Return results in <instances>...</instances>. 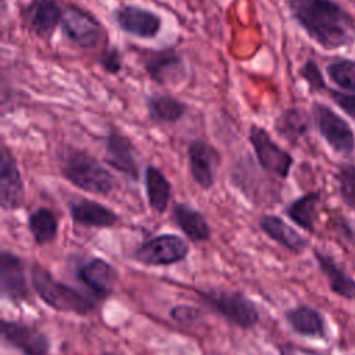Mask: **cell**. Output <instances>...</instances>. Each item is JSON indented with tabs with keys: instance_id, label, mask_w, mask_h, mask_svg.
Here are the masks:
<instances>
[{
	"instance_id": "5",
	"label": "cell",
	"mask_w": 355,
	"mask_h": 355,
	"mask_svg": "<svg viewBox=\"0 0 355 355\" xmlns=\"http://www.w3.org/2000/svg\"><path fill=\"white\" fill-rule=\"evenodd\" d=\"M60 29L69 43L85 50L96 49L107 39L103 24L90 11L72 3L64 4Z\"/></svg>"
},
{
	"instance_id": "24",
	"label": "cell",
	"mask_w": 355,
	"mask_h": 355,
	"mask_svg": "<svg viewBox=\"0 0 355 355\" xmlns=\"http://www.w3.org/2000/svg\"><path fill=\"white\" fill-rule=\"evenodd\" d=\"M144 187L147 193V200L150 207L158 212L164 214L169 205L171 200V183L159 168L148 165L144 171Z\"/></svg>"
},
{
	"instance_id": "18",
	"label": "cell",
	"mask_w": 355,
	"mask_h": 355,
	"mask_svg": "<svg viewBox=\"0 0 355 355\" xmlns=\"http://www.w3.org/2000/svg\"><path fill=\"white\" fill-rule=\"evenodd\" d=\"M288 327L298 336L324 338L327 336V324L324 316L315 308L301 304L284 312Z\"/></svg>"
},
{
	"instance_id": "10",
	"label": "cell",
	"mask_w": 355,
	"mask_h": 355,
	"mask_svg": "<svg viewBox=\"0 0 355 355\" xmlns=\"http://www.w3.org/2000/svg\"><path fill=\"white\" fill-rule=\"evenodd\" d=\"M187 158L190 175L196 184L204 190L211 189L215 183L216 171L220 164L218 150L202 139H194L189 143Z\"/></svg>"
},
{
	"instance_id": "2",
	"label": "cell",
	"mask_w": 355,
	"mask_h": 355,
	"mask_svg": "<svg viewBox=\"0 0 355 355\" xmlns=\"http://www.w3.org/2000/svg\"><path fill=\"white\" fill-rule=\"evenodd\" d=\"M32 286L37 297L50 308L60 312L86 315L94 309V302L76 288L55 280L40 265L32 266Z\"/></svg>"
},
{
	"instance_id": "4",
	"label": "cell",
	"mask_w": 355,
	"mask_h": 355,
	"mask_svg": "<svg viewBox=\"0 0 355 355\" xmlns=\"http://www.w3.org/2000/svg\"><path fill=\"white\" fill-rule=\"evenodd\" d=\"M198 297L222 318L241 329H251L259 320L255 302L240 291L200 290Z\"/></svg>"
},
{
	"instance_id": "7",
	"label": "cell",
	"mask_w": 355,
	"mask_h": 355,
	"mask_svg": "<svg viewBox=\"0 0 355 355\" xmlns=\"http://www.w3.org/2000/svg\"><path fill=\"white\" fill-rule=\"evenodd\" d=\"M315 125L323 140L338 154L348 155L355 148V135L349 123L324 104L312 105Z\"/></svg>"
},
{
	"instance_id": "19",
	"label": "cell",
	"mask_w": 355,
	"mask_h": 355,
	"mask_svg": "<svg viewBox=\"0 0 355 355\" xmlns=\"http://www.w3.org/2000/svg\"><path fill=\"white\" fill-rule=\"evenodd\" d=\"M71 218L75 223L89 227H111L118 223L119 216L101 202L79 198L69 204Z\"/></svg>"
},
{
	"instance_id": "17",
	"label": "cell",
	"mask_w": 355,
	"mask_h": 355,
	"mask_svg": "<svg viewBox=\"0 0 355 355\" xmlns=\"http://www.w3.org/2000/svg\"><path fill=\"white\" fill-rule=\"evenodd\" d=\"M83 284H86L96 295H110L118 282L116 269L103 258H92L78 272Z\"/></svg>"
},
{
	"instance_id": "12",
	"label": "cell",
	"mask_w": 355,
	"mask_h": 355,
	"mask_svg": "<svg viewBox=\"0 0 355 355\" xmlns=\"http://www.w3.org/2000/svg\"><path fill=\"white\" fill-rule=\"evenodd\" d=\"M64 4L58 0H32L22 11L28 28L42 40L49 42L60 26Z\"/></svg>"
},
{
	"instance_id": "8",
	"label": "cell",
	"mask_w": 355,
	"mask_h": 355,
	"mask_svg": "<svg viewBox=\"0 0 355 355\" xmlns=\"http://www.w3.org/2000/svg\"><path fill=\"white\" fill-rule=\"evenodd\" d=\"M189 254V244L178 234L164 233L139 245L135 259L148 266H166L183 261Z\"/></svg>"
},
{
	"instance_id": "3",
	"label": "cell",
	"mask_w": 355,
	"mask_h": 355,
	"mask_svg": "<svg viewBox=\"0 0 355 355\" xmlns=\"http://www.w3.org/2000/svg\"><path fill=\"white\" fill-rule=\"evenodd\" d=\"M61 171L65 179L87 193L105 196L116 186L114 175L93 155L82 150L69 151L62 161Z\"/></svg>"
},
{
	"instance_id": "29",
	"label": "cell",
	"mask_w": 355,
	"mask_h": 355,
	"mask_svg": "<svg viewBox=\"0 0 355 355\" xmlns=\"http://www.w3.org/2000/svg\"><path fill=\"white\" fill-rule=\"evenodd\" d=\"M338 191L343 201L355 211V165L343 164L337 172Z\"/></svg>"
},
{
	"instance_id": "14",
	"label": "cell",
	"mask_w": 355,
	"mask_h": 355,
	"mask_svg": "<svg viewBox=\"0 0 355 355\" xmlns=\"http://www.w3.org/2000/svg\"><path fill=\"white\" fill-rule=\"evenodd\" d=\"M1 336L14 348L25 355H47L50 349L49 338L35 326L24 322L1 320Z\"/></svg>"
},
{
	"instance_id": "27",
	"label": "cell",
	"mask_w": 355,
	"mask_h": 355,
	"mask_svg": "<svg viewBox=\"0 0 355 355\" xmlns=\"http://www.w3.org/2000/svg\"><path fill=\"white\" fill-rule=\"evenodd\" d=\"M275 130L286 140L297 141L308 130L306 115L298 108H288L276 118Z\"/></svg>"
},
{
	"instance_id": "31",
	"label": "cell",
	"mask_w": 355,
	"mask_h": 355,
	"mask_svg": "<svg viewBox=\"0 0 355 355\" xmlns=\"http://www.w3.org/2000/svg\"><path fill=\"white\" fill-rule=\"evenodd\" d=\"M100 67L110 75H116L122 71L123 62L122 55L116 47H107L104 49L97 58Z\"/></svg>"
},
{
	"instance_id": "1",
	"label": "cell",
	"mask_w": 355,
	"mask_h": 355,
	"mask_svg": "<svg viewBox=\"0 0 355 355\" xmlns=\"http://www.w3.org/2000/svg\"><path fill=\"white\" fill-rule=\"evenodd\" d=\"M287 7L295 22L323 49H340L354 40V18L333 0H287Z\"/></svg>"
},
{
	"instance_id": "33",
	"label": "cell",
	"mask_w": 355,
	"mask_h": 355,
	"mask_svg": "<svg viewBox=\"0 0 355 355\" xmlns=\"http://www.w3.org/2000/svg\"><path fill=\"white\" fill-rule=\"evenodd\" d=\"M200 315V311L190 305H176L171 309V318L180 324H191Z\"/></svg>"
},
{
	"instance_id": "32",
	"label": "cell",
	"mask_w": 355,
	"mask_h": 355,
	"mask_svg": "<svg viewBox=\"0 0 355 355\" xmlns=\"http://www.w3.org/2000/svg\"><path fill=\"white\" fill-rule=\"evenodd\" d=\"M333 101L351 118L355 119V92L329 90Z\"/></svg>"
},
{
	"instance_id": "9",
	"label": "cell",
	"mask_w": 355,
	"mask_h": 355,
	"mask_svg": "<svg viewBox=\"0 0 355 355\" xmlns=\"http://www.w3.org/2000/svg\"><path fill=\"white\" fill-rule=\"evenodd\" d=\"M112 19L121 31L140 39H153L162 28V19L157 12L137 4L118 6Z\"/></svg>"
},
{
	"instance_id": "11",
	"label": "cell",
	"mask_w": 355,
	"mask_h": 355,
	"mask_svg": "<svg viewBox=\"0 0 355 355\" xmlns=\"http://www.w3.org/2000/svg\"><path fill=\"white\" fill-rule=\"evenodd\" d=\"M140 58L148 78L158 85L176 82L183 75V58L175 47L144 50Z\"/></svg>"
},
{
	"instance_id": "15",
	"label": "cell",
	"mask_w": 355,
	"mask_h": 355,
	"mask_svg": "<svg viewBox=\"0 0 355 355\" xmlns=\"http://www.w3.org/2000/svg\"><path fill=\"white\" fill-rule=\"evenodd\" d=\"M0 291L4 298L15 302L24 301L29 295L22 261L7 250L0 252Z\"/></svg>"
},
{
	"instance_id": "26",
	"label": "cell",
	"mask_w": 355,
	"mask_h": 355,
	"mask_svg": "<svg viewBox=\"0 0 355 355\" xmlns=\"http://www.w3.org/2000/svg\"><path fill=\"white\" fill-rule=\"evenodd\" d=\"M320 201V194L318 191L306 193L295 200H293L284 209L286 215L300 227L306 232H313L316 207Z\"/></svg>"
},
{
	"instance_id": "21",
	"label": "cell",
	"mask_w": 355,
	"mask_h": 355,
	"mask_svg": "<svg viewBox=\"0 0 355 355\" xmlns=\"http://www.w3.org/2000/svg\"><path fill=\"white\" fill-rule=\"evenodd\" d=\"M172 218L179 229L194 243L207 241L211 236V227L204 215L184 202H176L172 208Z\"/></svg>"
},
{
	"instance_id": "30",
	"label": "cell",
	"mask_w": 355,
	"mask_h": 355,
	"mask_svg": "<svg viewBox=\"0 0 355 355\" xmlns=\"http://www.w3.org/2000/svg\"><path fill=\"white\" fill-rule=\"evenodd\" d=\"M300 76L306 82L312 92H323L327 90L324 78L313 60H306L300 68Z\"/></svg>"
},
{
	"instance_id": "16",
	"label": "cell",
	"mask_w": 355,
	"mask_h": 355,
	"mask_svg": "<svg viewBox=\"0 0 355 355\" xmlns=\"http://www.w3.org/2000/svg\"><path fill=\"white\" fill-rule=\"evenodd\" d=\"M107 165L112 169L123 173L132 180L139 179V165L135 157L132 141L121 132L111 129L105 139V155Z\"/></svg>"
},
{
	"instance_id": "28",
	"label": "cell",
	"mask_w": 355,
	"mask_h": 355,
	"mask_svg": "<svg viewBox=\"0 0 355 355\" xmlns=\"http://www.w3.org/2000/svg\"><path fill=\"white\" fill-rule=\"evenodd\" d=\"M329 79L343 92H355V61L338 58L327 65Z\"/></svg>"
},
{
	"instance_id": "13",
	"label": "cell",
	"mask_w": 355,
	"mask_h": 355,
	"mask_svg": "<svg viewBox=\"0 0 355 355\" xmlns=\"http://www.w3.org/2000/svg\"><path fill=\"white\" fill-rule=\"evenodd\" d=\"M25 200V186L17 161L8 147H1L0 155V205L4 211L21 208Z\"/></svg>"
},
{
	"instance_id": "23",
	"label": "cell",
	"mask_w": 355,
	"mask_h": 355,
	"mask_svg": "<svg viewBox=\"0 0 355 355\" xmlns=\"http://www.w3.org/2000/svg\"><path fill=\"white\" fill-rule=\"evenodd\" d=\"M146 108L150 119L157 123H175L187 112V105L168 93H153L147 96Z\"/></svg>"
},
{
	"instance_id": "25",
	"label": "cell",
	"mask_w": 355,
	"mask_h": 355,
	"mask_svg": "<svg viewBox=\"0 0 355 355\" xmlns=\"http://www.w3.org/2000/svg\"><path fill=\"white\" fill-rule=\"evenodd\" d=\"M28 227L33 241L37 245L50 244L57 237L58 219L51 209L46 207H40L33 212H31L28 218Z\"/></svg>"
},
{
	"instance_id": "6",
	"label": "cell",
	"mask_w": 355,
	"mask_h": 355,
	"mask_svg": "<svg viewBox=\"0 0 355 355\" xmlns=\"http://www.w3.org/2000/svg\"><path fill=\"white\" fill-rule=\"evenodd\" d=\"M248 140L255 153L258 164L263 171L282 179L288 176L294 158L270 137L268 130L258 125H251Z\"/></svg>"
},
{
	"instance_id": "22",
	"label": "cell",
	"mask_w": 355,
	"mask_h": 355,
	"mask_svg": "<svg viewBox=\"0 0 355 355\" xmlns=\"http://www.w3.org/2000/svg\"><path fill=\"white\" fill-rule=\"evenodd\" d=\"M313 255L319 269L327 279L330 290L345 300H354L355 279L349 276L340 265H337V262L330 255L320 251H313Z\"/></svg>"
},
{
	"instance_id": "20",
	"label": "cell",
	"mask_w": 355,
	"mask_h": 355,
	"mask_svg": "<svg viewBox=\"0 0 355 355\" xmlns=\"http://www.w3.org/2000/svg\"><path fill=\"white\" fill-rule=\"evenodd\" d=\"M258 223L266 236L291 252L300 254L308 245L306 239L277 215H262Z\"/></svg>"
}]
</instances>
